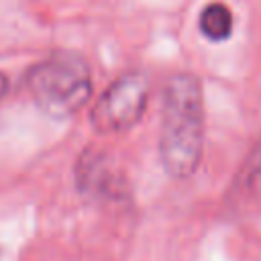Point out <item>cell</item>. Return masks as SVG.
I'll use <instances>...</instances> for the list:
<instances>
[{
  "label": "cell",
  "mask_w": 261,
  "mask_h": 261,
  "mask_svg": "<svg viewBox=\"0 0 261 261\" xmlns=\"http://www.w3.org/2000/svg\"><path fill=\"white\" fill-rule=\"evenodd\" d=\"M149 84L141 71L120 75L92 108V124L98 133H122L135 126L147 106Z\"/></svg>",
  "instance_id": "3957f363"
},
{
  "label": "cell",
  "mask_w": 261,
  "mask_h": 261,
  "mask_svg": "<svg viewBox=\"0 0 261 261\" xmlns=\"http://www.w3.org/2000/svg\"><path fill=\"white\" fill-rule=\"evenodd\" d=\"M234 18L226 4L222 2H210L200 12V31L210 41H226L232 35Z\"/></svg>",
  "instance_id": "5b68a950"
},
{
  "label": "cell",
  "mask_w": 261,
  "mask_h": 261,
  "mask_svg": "<svg viewBox=\"0 0 261 261\" xmlns=\"http://www.w3.org/2000/svg\"><path fill=\"white\" fill-rule=\"evenodd\" d=\"M6 92H8V77L0 71V100L6 96Z\"/></svg>",
  "instance_id": "52a82bcc"
},
{
  "label": "cell",
  "mask_w": 261,
  "mask_h": 261,
  "mask_svg": "<svg viewBox=\"0 0 261 261\" xmlns=\"http://www.w3.org/2000/svg\"><path fill=\"white\" fill-rule=\"evenodd\" d=\"M27 88L37 106L55 118L77 112L92 94V73L84 57L57 51L27 73Z\"/></svg>",
  "instance_id": "7a4b0ae2"
},
{
  "label": "cell",
  "mask_w": 261,
  "mask_h": 261,
  "mask_svg": "<svg viewBox=\"0 0 261 261\" xmlns=\"http://www.w3.org/2000/svg\"><path fill=\"white\" fill-rule=\"evenodd\" d=\"M237 192L247 198H259L261 196V143L251 151V157L247 159L243 171L237 177Z\"/></svg>",
  "instance_id": "8992f818"
},
{
  "label": "cell",
  "mask_w": 261,
  "mask_h": 261,
  "mask_svg": "<svg viewBox=\"0 0 261 261\" xmlns=\"http://www.w3.org/2000/svg\"><path fill=\"white\" fill-rule=\"evenodd\" d=\"M161 114V163L171 177H188L196 171L204 145V100L196 75L175 73L167 80Z\"/></svg>",
  "instance_id": "6da1fadb"
},
{
  "label": "cell",
  "mask_w": 261,
  "mask_h": 261,
  "mask_svg": "<svg viewBox=\"0 0 261 261\" xmlns=\"http://www.w3.org/2000/svg\"><path fill=\"white\" fill-rule=\"evenodd\" d=\"M75 175H77L80 190L90 196L110 198V196L120 194V179L102 153L88 149L77 161Z\"/></svg>",
  "instance_id": "277c9868"
}]
</instances>
